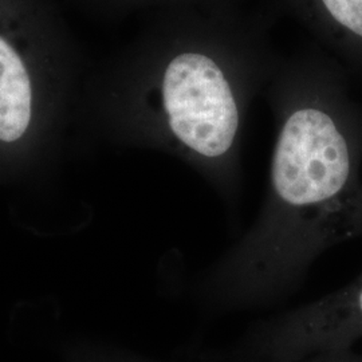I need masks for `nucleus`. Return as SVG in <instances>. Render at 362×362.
<instances>
[{"label": "nucleus", "mask_w": 362, "mask_h": 362, "mask_svg": "<svg viewBox=\"0 0 362 362\" xmlns=\"http://www.w3.org/2000/svg\"><path fill=\"white\" fill-rule=\"evenodd\" d=\"M266 93L276 128L269 191L248 231L197 284L211 310L288 297L324 252L362 236V106L346 69L311 47L279 58Z\"/></svg>", "instance_id": "1"}, {"label": "nucleus", "mask_w": 362, "mask_h": 362, "mask_svg": "<svg viewBox=\"0 0 362 362\" xmlns=\"http://www.w3.org/2000/svg\"><path fill=\"white\" fill-rule=\"evenodd\" d=\"M263 21L239 7L161 13L103 74L117 127L177 156L233 206L247 115L279 61Z\"/></svg>", "instance_id": "2"}, {"label": "nucleus", "mask_w": 362, "mask_h": 362, "mask_svg": "<svg viewBox=\"0 0 362 362\" xmlns=\"http://www.w3.org/2000/svg\"><path fill=\"white\" fill-rule=\"evenodd\" d=\"M57 31L40 0H0V144L22 141L39 95L69 77Z\"/></svg>", "instance_id": "3"}, {"label": "nucleus", "mask_w": 362, "mask_h": 362, "mask_svg": "<svg viewBox=\"0 0 362 362\" xmlns=\"http://www.w3.org/2000/svg\"><path fill=\"white\" fill-rule=\"evenodd\" d=\"M362 338V274L314 302L254 325L230 362H293L351 349Z\"/></svg>", "instance_id": "4"}, {"label": "nucleus", "mask_w": 362, "mask_h": 362, "mask_svg": "<svg viewBox=\"0 0 362 362\" xmlns=\"http://www.w3.org/2000/svg\"><path fill=\"white\" fill-rule=\"evenodd\" d=\"M348 73L362 79V0H282Z\"/></svg>", "instance_id": "5"}, {"label": "nucleus", "mask_w": 362, "mask_h": 362, "mask_svg": "<svg viewBox=\"0 0 362 362\" xmlns=\"http://www.w3.org/2000/svg\"><path fill=\"white\" fill-rule=\"evenodd\" d=\"M118 8L153 7L167 11L179 10H226L238 8L240 0H104Z\"/></svg>", "instance_id": "6"}, {"label": "nucleus", "mask_w": 362, "mask_h": 362, "mask_svg": "<svg viewBox=\"0 0 362 362\" xmlns=\"http://www.w3.org/2000/svg\"><path fill=\"white\" fill-rule=\"evenodd\" d=\"M293 362H348V360H346L345 350H341V351L317 354V356H313V357H308V358Z\"/></svg>", "instance_id": "7"}, {"label": "nucleus", "mask_w": 362, "mask_h": 362, "mask_svg": "<svg viewBox=\"0 0 362 362\" xmlns=\"http://www.w3.org/2000/svg\"><path fill=\"white\" fill-rule=\"evenodd\" d=\"M353 362H362V356L361 354H357V353H353Z\"/></svg>", "instance_id": "8"}, {"label": "nucleus", "mask_w": 362, "mask_h": 362, "mask_svg": "<svg viewBox=\"0 0 362 362\" xmlns=\"http://www.w3.org/2000/svg\"><path fill=\"white\" fill-rule=\"evenodd\" d=\"M116 362H119V361H116ZM125 362H128V361H125Z\"/></svg>", "instance_id": "9"}]
</instances>
